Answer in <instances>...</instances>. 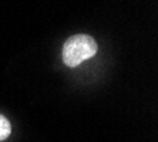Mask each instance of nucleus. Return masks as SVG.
I'll use <instances>...</instances> for the list:
<instances>
[{
    "instance_id": "nucleus-1",
    "label": "nucleus",
    "mask_w": 158,
    "mask_h": 142,
    "mask_svg": "<svg viewBox=\"0 0 158 142\" xmlns=\"http://www.w3.org/2000/svg\"><path fill=\"white\" fill-rule=\"evenodd\" d=\"M97 43L91 36L77 34L70 37L63 47V61L67 67H77L97 53Z\"/></svg>"
},
{
    "instance_id": "nucleus-2",
    "label": "nucleus",
    "mask_w": 158,
    "mask_h": 142,
    "mask_svg": "<svg viewBox=\"0 0 158 142\" xmlns=\"http://www.w3.org/2000/svg\"><path fill=\"white\" fill-rule=\"evenodd\" d=\"M10 132H11L10 122L3 115H0V141H4L10 135Z\"/></svg>"
}]
</instances>
